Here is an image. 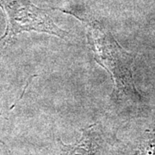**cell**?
Returning a JSON list of instances; mask_svg holds the SVG:
<instances>
[{"instance_id": "cell-1", "label": "cell", "mask_w": 155, "mask_h": 155, "mask_svg": "<svg viewBox=\"0 0 155 155\" xmlns=\"http://www.w3.org/2000/svg\"><path fill=\"white\" fill-rule=\"evenodd\" d=\"M85 24L88 45L94 61L110 73L116 91L130 100H141L133 78V56L98 22L79 18Z\"/></svg>"}, {"instance_id": "cell-2", "label": "cell", "mask_w": 155, "mask_h": 155, "mask_svg": "<svg viewBox=\"0 0 155 155\" xmlns=\"http://www.w3.org/2000/svg\"><path fill=\"white\" fill-rule=\"evenodd\" d=\"M0 7L7 18L5 35L0 38L2 48L23 32H38L67 40L68 33L59 28L48 14L29 0H0Z\"/></svg>"}, {"instance_id": "cell-3", "label": "cell", "mask_w": 155, "mask_h": 155, "mask_svg": "<svg viewBox=\"0 0 155 155\" xmlns=\"http://www.w3.org/2000/svg\"><path fill=\"white\" fill-rule=\"evenodd\" d=\"M0 116H1V114H0ZM0 143H2V144H4L5 145V143H4V141H2L1 140H0Z\"/></svg>"}]
</instances>
